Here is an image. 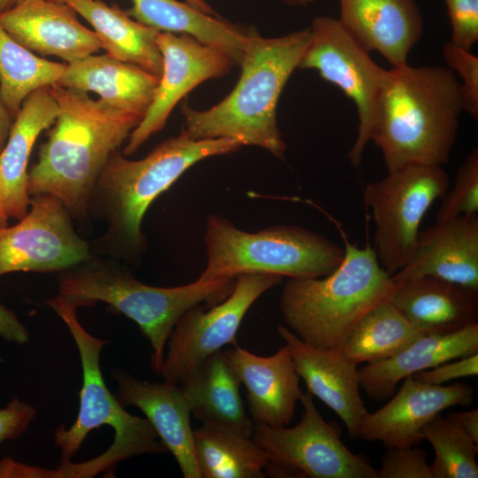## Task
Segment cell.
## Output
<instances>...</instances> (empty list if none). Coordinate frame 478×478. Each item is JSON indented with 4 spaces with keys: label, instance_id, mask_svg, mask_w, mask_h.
I'll use <instances>...</instances> for the list:
<instances>
[{
    "label": "cell",
    "instance_id": "44",
    "mask_svg": "<svg viewBox=\"0 0 478 478\" xmlns=\"http://www.w3.org/2000/svg\"><path fill=\"white\" fill-rule=\"evenodd\" d=\"M8 219L0 195V228L7 226Z\"/></svg>",
    "mask_w": 478,
    "mask_h": 478
},
{
    "label": "cell",
    "instance_id": "16",
    "mask_svg": "<svg viewBox=\"0 0 478 478\" xmlns=\"http://www.w3.org/2000/svg\"><path fill=\"white\" fill-rule=\"evenodd\" d=\"M0 24L35 55L55 56L67 64L102 49L95 31L81 25L71 7L53 0H23L0 13Z\"/></svg>",
    "mask_w": 478,
    "mask_h": 478
},
{
    "label": "cell",
    "instance_id": "45",
    "mask_svg": "<svg viewBox=\"0 0 478 478\" xmlns=\"http://www.w3.org/2000/svg\"><path fill=\"white\" fill-rule=\"evenodd\" d=\"M285 3L294 6H305L311 4L313 0H283Z\"/></svg>",
    "mask_w": 478,
    "mask_h": 478
},
{
    "label": "cell",
    "instance_id": "10",
    "mask_svg": "<svg viewBox=\"0 0 478 478\" xmlns=\"http://www.w3.org/2000/svg\"><path fill=\"white\" fill-rule=\"evenodd\" d=\"M303 413L290 428L254 425L252 439L267 457L266 474L274 477L376 478V468L343 443L339 430L327 422L306 391Z\"/></svg>",
    "mask_w": 478,
    "mask_h": 478
},
{
    "label": "cell",
    "instance_id": "42",
    "mask_svg": "<svg viewBox=\"0 0 478 478\" xmlns=\"http://www.w3.org/2000/svg\"><path fill=\"white\" fill-rule=\"evenodd\" d=\"M185 2L193 8L204 13L218 17L217 12L208 4L205 0H185Z\"/></svg>",
    "mask_w": 478,
    "mask_h": 478
},
{
    "label": "cell",
    "instance_id": "25",
    "mask_svg": "<svg viewBox=\"0 0 478 478\" xmlns=\"http://www.w3.org/2000/svg\"><path fill=\"white\" fill-rule=\"evenodd\" d=\"M240 384L225 351L220 350L187 375L179 387L190 413L203 424L251 437L254 425L245 411Z\"/></svg>",
    "mask_w": 478,
    "mask_h": 478
},
{
    "label": "cell",
    "instance_id": "41",
    "mask_svg": "<svg viewBox=\"0 0 478 478\" xmlns=\"http://www.w3.org/2000/svg\"><path fill=\"white\" fill-rule=\"evenodd\" d=\"M13 121L14 119L3 100L0 89V153L6 144Z\"/></svg>",
    "mask_w": 478,
    "mask_h": 478
},
{
    "label": "cell",
    "instance_id": "9",
    "mask_svg": "<svg viewBox=\"0 0 478 478\" xmlns=\"http://www.w3.org/2000/svg\"><path fill=\"white\" fill-rule=\"evenodd\" d=\"M449 185L442 166L415 164L389 172L365 187L364 202L375 226L374 251L390 277L409 260L424 215Z\"/></svg>",
    "mask_w": 478,
    "mask_h": 478
},
{
    "label": "cell",
    "instance_id": "5",
    "mask_svg": "<svg viewBox=\"0 0 478 478\" xmlns=\"http://www.w3.org/2000/svg\"><path fill=\"white\" fill-rule=\"evenodd\" d=\"M235 282L231 277H198L185 285L154 287L117 263L89 259L64 271L58 295L76 307L105 303L135 321L150 343L151 366L158 374L166 341L180 317L195 305L210 307L223 301Z\"/></svg>",
    "mask_w": 478,
    "mask_h": 478
},
{
    "label": "cell",
    "instance_id": "40",
    "mask_svg": "<svg viewBox=\"0 0 478 478\" xmlns=\"http://www.w3.org/2000/svg\"><path fill=\"white\" fill-rule=\"evenodd\" d=\"M446 419L478 444V410L476 408L449 412Z\"/></svg>",
    "mask_w": 478,
    "mask_h": 478
},
{
    "label": "cell",
    "instance_id": "24",
    "mask_svg": "<svg viewBox=\"0 0 478 478\" xmlns=\"http://www.w3.org/2000/svg\"><path fill=\"white\" fill-rule=\"evenodd\" d=\"M474 353H478V323L450 334L423 335L395 355L359 368L360 387L370 398L382 401L407 376Z\"/></svg>",
    "mask_w": 478,
    "mask_h": 478
},
{
    "label": "cell",
    "instance_id": "20",
    "mask_svg": "<svg viewBox=\"0 0 478 478\" xmlns=\"http://www.w3.org/2000/svg\"><path fill=\"white\" fill-rule=\"evenodd\" d=\"M122 405L139 408L167 451L177 461L184 478H202L194 448L190 411L178 385L139 380L122 369L112 373Z\"/></svg>",
    "mask_w": 478,
    "mask_h": 478
},
{
    "label": "cell",
    "instance_id": "36",
    "mask_svg": "<svg viewBox=\"0 0 478 478\" xmlns=\"http://www.w3.org/2000/svg\"><path fill=\"white\" fill-rule=\"evenodd\" d=\"M451 27V42L471 50L478 41V0H445Z\"/></svg>",
    "mask_w": 478,
    "mask_h": 478
},
{
    "label": "cell",
    "instance_id": "37",
    "mask_svg": "<svg viewBox=\"0 0 478 478\" xmlns=\"http://www.w3.org/2000/svg\"><path fill=\"white\" fill-rule=\"evenodd\" d=\"M478 374V353L454 358L432 368L419 372L412 377L429 384L443 385L451 380L475 376Z\"/></svg>",
    "mask_w": 478,
    "mask_h": 478
},
{
    "label": "cell",
    "instance_id": "43",
    "mask_svg": "<svg viewBox=\"0 0 478 478\" xmlns=\"http://www.w3.org/2000/svg\"><path fill=\"white\" fill-rule=\"evenodd\" d=\"M23 0H0V13L7 12Z\"/></svg>",
    "mask_w": 478,
    "mask_h": 478
},
{
    "label": "cell",
    "instance_id": "1",
    "mask_svg": "<svg viewBox=\"0 0 478 478\" xmlns=\"http://www.w3.org/2000/svg\"><path fill=\"white\" fill-rule=\"evenodd\" d=\"M46 304L62 319L81 358L82 387L80 409L73 424L60 425L54 443L60 449L61 466L50 477L114 476L122 460L143 454L165 453L166 448L146 418L127 412L105 385L100 353L108 343L89 334L76 316V305L60 295Z\"/></svg>",
    "mask_w": 478,
    "mask_h": 478
},
{
    "label": "cell",
    "instance_id": "29",
    "mask_svg": "<svg viewBox=\"0 0 478 478\" xmlns=\"http://www.w3.org/2000/svg\"><path fill=\"white\" fill-rule=\"evenodd\" d=\"M195 455L202 478H262L267 457L248 437L203 424L193 430Z\"/></svg>",
    "mask_w": 478,
    "mask_h": 478
},
{
    "label": "cell",
    "instance_id": "14",
    "mask_svg": "<svg viewBox=\"0 0 478 478\" xmlns=\"http://www.w3.org/2000/svg\"><path fill=\"white\" fill-rule=\"evenodd\" d=\"M163 70L152 101L128 136L123 154L135 153L165 126L173 107L200 83L227 74L235 66L223 50L188 35L158 32Z\"/></svg>",
    "mask_w": 478,
    "mask_h": 478
},
{
    "label": "cell",
    "instance_id": "6",
    "mask_svg": "<svg viewBox=\"0 0 478 478\" xmlns=\"http://www.w3.org/2000/svg\"><path fill=\"white\" fill-rule=\"evenodd\" d=\"M342 263L320 278H289L280 308L287 328L319 348L341 346L353 326L374 306L388 300L394 281L369 244L345 241Z\"/></svg>",
    "mask_w": 478,
    "mask_h": 478
},
{
    "label": "cell",
    "instance_id": "38",
    "mask_svg": "<svg viewBox=\"0 0 478 478\" xmlns=\"http://www.w3.org/2000/svg\"><path fill=\"white\" fill-rule=\"evenodd\" d=\"M36 409L14 397L5 408L0 409V443L19 438L34 419Z\"/></svg>",
    "mask_w": 478,
    "mask_h": 478
},
{
    "label": "cell",
    "instance_id": "22",
    "mask_svg": "<svg viewBox=\"0 0 478 478\" xmlns=\"http://www.w3.org/2000/svg\"><path fill=\"white\" fill-rule=\"evenodd\" d=\"M388 298L424 335L478 323V290L433 276L394 282Z\"/></svg>",
    "mask_w": 478,
    "mask_h": 478
},
{
    "label": "cell",
    "instance_id": "8",
    "mask_svg": "<svg viewBox=\"0 0 478 478\" xmlns=\"http://www.w3.org/2000/svg\"><path fill=\"white\" fill-rule=\"evenodd\" d=\"M204 241L207 263L199 275L204 279L243 274L320 278L337 268L344 256L338 244L299 226L249 232L219 214L207 218Z\"/></svg>",
    "mask_w": 478,
    "mask_h": 478
},
{
    "label": "cell",
    "instance_id": "33",
    "mask_svg": "<svg viewBox=\"0 0 478 478\" xmlns=\"http://www.w3.org/2000/svg\"><path fill=\"white\" fill-rule=\"evenodd\" d=\"M478 212V149L474 148L459 166L453 188L443 197L436 221Z\"/></svg>",
    "mask_w": 478,
    "mask_h": 478
},
{
    "label": "cell",
    "instance_id": "27",
    "mask_svg": "<svg viewBox=\"0 0 478 478\" xmlns=\"http://www.w3.org/2000/svg\"><path fill=\"white\" fill-rule=\"evenodd\" d=\"M71 7L95 29L106 54L135 65L160 78L163 58L157 44L158 31L128 16L113 4L101 0H53Z\"/></svg>",
    "mask_w": 478,
    "mask_h": 478
},
{
    "label": "cell",
    "instance_id": "7",
    "mask_svg": "<svg viewBox=\"0 0 478 478\" xmlns=\"http://www.w3.org/2000/svg\"><path fill=\"white\" fill-rule=\"evenodd\" d=\"M236 140H193L181 128L139 160L126 158L119 150L109 158L95 187L109 222V235L130 257L145 248L142 220L150 204L184 172L210 157L235 152Z\"/></svg>",
    "mask_w": 478,
    "mask_h": 478
},
{
    "label": "cell",
    "instance_id": "35",
    "mask_svg": "<svg viewBox=\"0 0 478 478\" xmlns=\"http://www.w3.org/2000/svg\"><path fill=\"white\" fill-rule=\"evenodd\" d=\"M376 478H432L426 452L420 447L389 448L376 469Z\"/></svg>",
    "mask_w": 478,
    "mask_h": 478
},
{
    "label": "cell",
    "instance_id": "19",
    "mask_svg": "<svg viewBox=\"0 0 478 478\" xmlns=\"http://www.w3.org/2000/svg\"><path fill=\"white\" fill-rule=\"evenodd\" d=\"M225 352L246 388L252 421L273 428L289 424L304 392L289 347L285 344L266 357L237 344Z\"/></svg>",
    "mask_w": 478,
    "mask_h": 478
},
{
    "label": "cell",
    "instance_id": "2",
    "mask_svg": "<svg viewBox=\"0 0 478 478\" xmlns=\"http://www.w3.org/2000/svg\"><path fill=\"white\" fill-rule=\"evenodd\" d=\"M58 113L28 171V195L57 197L73 215L83 214L111 155L143 116L117 109L88 93L50 85Z\"/></svg>",
    "mask_w": 478,
    "mask_h": 478
},
{
    "label": "cell",
    "instance_id": "15",
    "mask_svg": "<svg viewBox=\"0 0 478 478\" xmlns=\"http://www.w3.org/2000/svg\"><path fill=\"white\" fill-rule=\"evenodd\" d=\"M403 381L385 405L366 413L358 438L380 442L387 449L415 446L423 440L424 428L442 411L457 405L468 406L474 400V388L467 384H429L412 375Z\"/></svg>",
    "mask_w": 478,
    "mask_h": 478
},
{
    "label": "cell",
    "instance_id": "11",
    "mask_svg": "<svg viewBox=\"0 0 478 478\" xmlns=\"http://www.w3.org/2000/svg\"><path fill=\"white\" fill-rule=\"evenodd\" d=\"M309 31V43L298 68L316 70L355 104L358 129L348 158L357 167L371 141L374 109L388 70L373 60L370 51L339 19L317 16Z\"/></svg>",
    "mask_w": 478,
    "mask_h": 478
},
{
    "label": "cell",
    "instance_id": "13",
    "mask_svg": "<svg viewBox=\"0 0 478 478\" xmlns=\"http://www.w3.org/2000/svg\"><path fill=\"white\" fill-rule=\"evenodd\" d=\"M31 209L12 227L0 228V276L17 271H65L91 259L69 212L48 194L31 198Z\"/></svg>",
    "mask_w": 478,
    "mask_h": 478
},
{
    "label": "cell",
    "instance_id": "30",
    "mask_svg": "<svg viewBox=\"0 0 478 478\" xmlns=\"http://www.w3.org/2000/svg\"><path fill=\"white\" fill-rule=\"evenodd\" d=\"M389 300L370 309L351 329L339 347L358 365L388 358L423 335Z\"/></svg>",
    "mask_w": 478,
    "mask_h": 478
},
{
    "label": "cell",
    "instance_id": "34",
    "mask_svg": "<svg viewBox=\"0 0 478 478\" xmlns=\"http://www.w3.org/2000/svg\"><path fill=\"white\" fill-rule=\"evenodd\" d=\"M443 57L447 67L458 74L465 104V112L478 118V58L471 50L462 49L451 42L443 47Z\"/></svg>",
    "mask_w": 478,
    "mask_h": 478
},
{
    "label": "cell",
    "instance_id": "26",
    "mask_svg": "<svg viewBox=\"0 0 478 478\" xmlns=\"http://www.w3.org/2000/svg\"><path fill=\"white\" fill-rule=\"evenodd\" d=\"M158 81V77L135 65L107 54H92L66 64L56 83L66 89L95 92L112 107L143 117Z\"/></svg>",
    "mask_w": 478,
    "mask_h": 478
},
{
    "label": "cell",
    "instance_id": "32",
    "mask_svg": "<svg viewBox=\"0 0 478 478\" xmlns=\"http://www.w3.org/2000/svg\"><path fill=\"white\" fill-rule=\"evenodd\" d=\"M422 439L428 441L435 451L429 465L432 478L478 477V444L449 420L436 416L424 428Z\"/></svg>",
    "mask_w": 478,
    "mask_h": 478
},
{
    "label": "cell",
    "instance_id": "23",
    "mask_svg": "<svg viewBox=\"0 0 478 478\" xmlns=\"http://www.w3.org/2000/svg\"><path fill=\"white\" fill-rule=\"evenodd\" d=\"M58 113L50 86L33 91L22 103L0 153V195L8 218L20 220L31 203L27 191L28 160L39 135Z\"/></svg>",
    "mask_w": 478,
    "mask_h": 478
},
{
    "label": "cell",
    "instance_id": "39",
    "mask_svg": "<svg viewBox=\"0 0 478 478\" xmlns=\"http://www.w3.org/2000/svg\"><path fill=\"white\" fill-rule=\"evenodd\" d=\"M0 335L6 341L25 343L28 341L27 328L9 309L0 305Z\"/></svg>",
    "mask_w": 478,
    "mask_h": 478
},
{
    "label": "cell",
    "instance_id": "4",
    "mask_svg": "<svg viewBox=\"0 0 478 478\" xmlns=\"http://www.w3.org/2000/svg\"><path fill=\"white\" fill-rule=\"evenodd\" d=\"M309 39V28L274 38L251 30L239 64L241 76L233 90L207 110L182 104L187 135L193 140L234 139L284 158L287 146L277 127V104Z\"/></svg>",
    "mask_w": 478,
    "mask_h": 478
},
{
    "label": "cell",
    "instance_id": "28",
    "mask_svg": "<svg viewBox=\"0 0 478 478\" xmlns=\"http://www.w3.org/2000/svg\"><path fill=\"white\" fill-rule=\"evenodd\" d=\"M126 13L158 32L188 35L216 47L239 65L250 30L177 0H131Z\"/></svg>",
    "mask_w": 478,
    "mask_h": 478
},
{
    "label": "cell",
    "instance_id": "3",
    "mask_svg": "<svg viewBox=\"0 0 478 478\" xmlns=\"http://www.w3.org/2000/svg\"><path fill=\"white\" fill-rule=\"evenodd\" d=\"M463 112L461 86L447 66L405 64L388 70L371 131L388 173L447 163Z\"/></svg>",
    "mask_w": 478,
    "mask_h": 478
},
{
    "label": "cell",
    "instance_id": "31",
    "mask_svg": "<svg viewBox=\"0 0 478 478\" xmlns=\"http://www.w3.org/2000/svg\"><path fill=\"white\" fill-rule=\"evenodd\" d=\"M66 65L38 57L18 43L0 24V89L14 120L24 100L33 91L56 83Z\"/></svg>",
    "mask_w": 478,
    "mask_h": 478
},
{
    "label": "cell",
    "instance_id": "17",
    "mask_svg": "<svg viewBox=\"0 0 478 478\" xmlns=\"http://www.w3.org/2000/svg\"><path fill=\"white\" fill-rule=\"evenodd\" d=\"M279 335L289 347L295 369L315 396L343 421L351 439L358 438L361 421L368 412L360 395L358 365L337 348L315 347L280 325Z\"/></svg>",
    "mask_w": 478,
    "mask_h": 478
},
{
    "label": "cell",
    "instance_id": "12",
    "mask_svg": "<svg viewBox=\"0 0 478 478\" xmlns=\"http://www.w3.org/2000/svg\"><path fill=\"white\" fill-rule=\"evenodd\" d=\"M282 281L271 274H243L235 277L232 292L210 306L197 305L186 311L166 341L159 374L164 382L179 385L205 358L226 344L236 345L240 325L256 300Z\"/></svg>",
    "mask_w": 478,
    "mask_h": 478
},
{
    "label": "cell",
    "instance_id": "18",
    "mask_svg": "<svg viewBox=\"0 0 478 478\" xmlns=\"http://www.w3.org/2000/svg\"><path fill=\"white\" fill-rule=\"evenodd\" d=\"M433 276L478 290V215H461L420 232L394 282Z\"/></svg>",
    "mask_w": 478,
    "mask_h": 478
},
{
    "label": "cell",
    "instance_id": "21",
    "mask_svg": "<svg viewBox=\"0 0 478 478\" xmlns=\"http://www.w3.org/2000/svg\"><path fill=\"white\" fill-rule=\"evenodd\" d=\"M339 20L369 51L392 66L407 64L423 31L414 0H339Z\"/></svg>",
    "mask_w": 478,
    "mask_h": 478
}]
</instances>
